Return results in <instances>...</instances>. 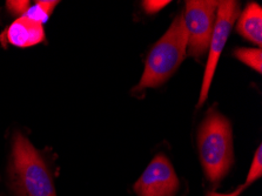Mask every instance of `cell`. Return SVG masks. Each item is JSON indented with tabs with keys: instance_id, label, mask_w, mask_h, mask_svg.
<instances>
[{
	"instance_id": "obj_1",
	"label": "cell",
	"mask_w": 262,
	"mask_h": 196,
	"mask_svg": "<svg viewBox=\"0 0 262 196\" xmlns=\"http://www.w3.org/2000/svg\"><path fill=\"white\" fill-rule=\"evenodd\" d=\"M198 147L206 178L219 183L234 163V151L231 122L215 108H210L201 122Z\"/></svg>"
},
{
	"instance_id": "obj_2",
	"label": "cell",
	"mask_w": 262,
	"mask_h": 196,
	"mask_svg": "<svg viewBox=\"0 0 262 196\" xmlns=\"http://www.w3.org/2000/svg\"><path fill=\"white\" fill-rule=\"evenodd\" d=\"M9 173L12 188L18 196H57L46 162L30 140L19 132L12 141Z\"/></svg>"
},
{
	"instance_id": "obj_3",
	"label": "cell",
	"mask_w": 262,
	"mask_h": 196,
	"mask_svg": "<svg viewBox=\"0 0 262 196\" xmlns=\"http://www.w3.org/2000/svg\"><path fill=\"white\" fill-rule=\"evenodd\" d=\"M187 54V32L184 17L178 14L167 32L152 47L136 91L156 89L167 81Z\"/></svg>"
},
{
	"instance_id": "obj_4",
	"label": "cell",
	"mask_w": 262,
	"mask_h": 196,
	"mask_svg": "<svg viewBox=\"0 0 262 196\" xmlns=\"http://www.w3.org/2000/svg\"><path fill=\"white\" fill-rule=\"evenodd\" d=\"M219 4L215 0L186 2L182 17L187 32V54L190 57L200 59L207 52Z\"/></svg>"
},
{
	"instance_id": "obj_5",
	"label": "cell",
	"mask_w": 262,
	"mask_h": 196,
	"mask_svg": "<svg viewBox=\"0 0 262 196\" xmlns=\"http://www.w3.org/2000/svg\"><path fill=\"white\" fill-rule=\"evenodd\" d=\"M240 14V3L233 2V0H225L220 2L219 7L216 11V18L214 23V29L212 37H210L209 47H208V60L206 63V70L204 80H202V87L200 92L199 102L198 107L204 105L208 98L209 89L212 85V80L215 73L217 61L220 55L225 49L226 42L229 37V33L233 29L234 23L236 21Z\"/></svg>"
},
{
	"instance_id": "obj_6",
	"label": "cell",
	"mask_w": 262,
	"mask_h": 196,
	"mask_svg": "<svg viewBox=\"0 0 262 196\" xmlns=\"http://www.w3.org/2000/svg\"><path fill=\"white\" fill-rule=\"evenodd\" d=\"M180 187V181L173 165L164 154L154 158L133 189L138 196H174Z\"/></svg>"
},
{
	"instance_id": "obj_7",
	"label": "cell",
	"mask_w": 262,
	"mask_h": 196,
	"mask_svg": "<svg viewBox=\"0 0 262 196\" xmlns=\"http://www.w3.org/2000/svg\"><path fill=\"white\" fill-rule=\"evenodd\" d=\"M45 32L41 24L33 21L30 18L19 17L12 23L0 35V42L5 46L6 43L17 47H31L45 41Z\"/></svg>"
},
{
	"instance_id": "obj_8",
	"label": "cell",
	"mask_w": 262,
	"mask_h": 196,
	"mask_svg": "<svg viewBox=\"0 0 262 196\" xmlns=\"http://www.w3.org/2000/svg\"><path fill=\"white\" fill-rule=\"evenodd\" d=\"M236 31L245 39L261 46L262 43V7L257 3H251L242 12L236 25Z\"/></svg>"
},
{
	"instance_id": "obj_9",
	"label": "cell",
	"mask_w": 262,
	"mask_h": 196,
	"mask_svg": "<svg viewBox=\"0 0 262 196\" xmlns=\"http://www.w3.org/2000/svg\"><path fill=\"white\" fill-rule=\"evenodd\" d=\"M58 4L59 2H49V0H46V2H43V0L37 2L33 6L29 7V10L24 15L42 25L43 23H46L50 19L51 13H52Z\"/></svg>"
},
{
	"instance_id": "obj_10",
	"label": "cell",
	"mask_w": 262,
	"mask_h": 196,
	"mask_svg": "<svg viewBox=\"0 0 262 196\" xmlns=\"http://www.w3.org/2000/svg\"><path fill=\"white\" fill-rule=\"evenodd\" d=\"M237 60L251 67L252 70L261 73L262 70V52L261 49H239L234 52Z\"/></svg>"
},
{
	"instance_id": "obj_11",
	"label": "cell",
	"mask_w": 262,
	"mask_h": 196,
	"mask_svg": "<svg viewBox=\"0 0 262 196\" xmlns=\"http://www.w3.org/2000/svg\"><path fill=\"white\" fill-rule=\"evenodd\" d=\"M261 175H262V146H259L255 151V155H254L251 169H249V173L247 175V178H246L244 187H247L251 185V183L255 182L257 179L261 178Z\"/></svg>"
},
{
	"instance_id": "obj_12",
	"label": "cell",
	"mask_w": 262,
	"mask_h": 196,
	"mask_svg": "<svg viewBox=\"0 0 262 196\" xmlns=\"http://www.w3.org/2000/svg\"><path fill=\"white\" fill-rule=\"evenodd\" d=\"M168 4V0H145V2H142L141 6L146 13L156 14L159 11L164 9L165 6H167Z\"/></svg>"
},
{
	"instance_id": "obj_13",
	"label": "cell",
	"mask_w": 262,
	"mask_h": 196,
	"mask_svg": "<svg viewBox=\"0 0 262 196\" xmlns=\"http://www.w3.org/2000/svg\"><path fill=\"white\" fill-rule=\"evenodd\" d=\"M6 6L11 13L23 17L27 12V10H29L30 2H7Z\"/></svg>"
},
{
	"instance_id": "obj_14",
	"label": "cell",
	"mask_w": 262,
	"mask_h": 196,
	"mask_svg": "<svg viewBox=\"0 0 262 196\" xmlns=\"http://www.w3.org/2000/svg\"><path fill=\"white\" fill-rule=\"evenodd\" d=\"M244 186L237 188V189H235L234 191H232V193L229 194H219V193H215V191H209V193H207V195L206 196H239L241 194V191L244 190Z\"/></svg>"
}]
</instances>
